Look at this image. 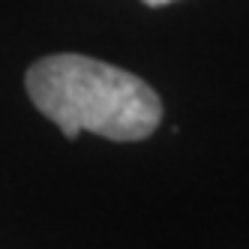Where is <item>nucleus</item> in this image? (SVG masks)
I'll return each instance as SVG.
<instances>
[{
	"instance_id": "obj_1",
	"label": "nucleus",
	"mask_w": 249,
	"mask_h": 249,
	"mask_svg": "<svg viewBox=\"0 0 249 249\" xmlns=\"http://www.w3.org/2000/svg\"><path fill=\"white\" fill-rule=\"evenodd\" d=\"M27 96L66 138L93 132L108 141H141L162 120L156 90L120 66L84 54H48L27 69Z\"/></svg>"
},
{
	"instance_id": "obj_2",
	"label": "nucleus",
	"mask_w": 249,
	"mask_h": 249,
	"mask_svg": "<svg viewBox=\"0 0 249 249\" xmlns=\"http://www.w3.org/2000/svg\"><path fill=\"white\" fill-rule=\"evenodd\" d=\"M141 3H147V6H165V3H174V0H141Z\"/></svg>"
}]
</instances>
